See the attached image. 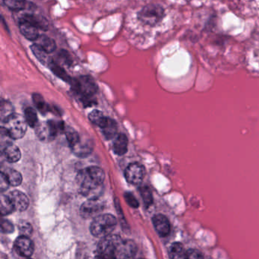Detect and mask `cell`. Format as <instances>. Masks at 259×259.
I'll list each match as a JSON object with an SVG mask.
<instances>
[{"instance_id":"cell-21","label":"cell","mask_w":259,"mask_h":259,"mask_svg":"<svg viewBox=\"0 0 259 259\" xmlns=\"http://www.w3.org/2000/svg\"><path fill=\"white\" fill-rule=\"evenodd\" d=\"M48 67L51 69V70L52 71L57 77L61 78L63 81H67V82L69 83L72 82V78L66 73V71H65L63 68L60 67L55 62L51 60V61L50 62L49 65H48Z\"/></svg>"},{"instance_id":"cell-3","label":"cell","mask_w":259,"mask_h":259,"mask_svg":"<svg viewBox=\"0 0 259 259\" xmlns=\"http://www.w3.org/2000/svg\"><path fill=\"white\" fill-rule=\"evenodd\" d=\"M74 90L85 105L92 104L98 86L90 76H81L73 81Z\"/></svg>"},{"instance_id":"cell-1","label":"cell","mask_w":259,"mask_h":259,"mask_svg":"<svg viewBox=\"0 0 259 259\" xmlns=\"http://www.w3.org/2000/svg\"><path fill=\"white\" fill-rule=\"evenodd\" d=\"M104 172L101 168L92 166L78 174L80 192L89 199L99 198L104 189Z\"/></svg>"},{"instance_id":"cell-11","label":"cell","mask_w":259,"mask_h":259,"mask_svg":"<svg viewBox=\"0 0 259 259\" xmlns=\"http://www.w3.org/2000/svg\"><path fill=\"white\" fill-rule=\"evenodd\" d=\"M154 228L162 237L167 236L170 233V224L169 220L163 214H157L153 218Z\"/></svg>"},{"instance_id":"cell-27","label":"cell","mask_w":259,"mask_h":259,"mask_svg":"<svg viewBox=\"0 0 259 259\" xmlns=\"http://www.w3.org/2000/svg\"><path fill=\"white\" fill-rule=\"evenodd\" d=\"M25 119L27 123L31 127L37 125V115L34 109L28 107L25 110Z\"/></svg>"},{"instance_id":"cell-4","label":"cell","mask_w":259,"mask_h":259,"mask_svg":"<svg viewBox=\"0 0 259 259\" xmlns=\"http://www.w3.org/2000/svg\"><path fill=\"white\" fill-rule=\"evenodd\" d=\"M116 226V220L113 215L109 213L99 215L94 219L91 224V233L95 237H105L111 234Z\"/></svg>"},{"instance_id":"cell-24","label":"cell","mask_w":259,"mask_h":259,"mask_svg":"<svg viewBox=\"0 0 259 259\" xmlns=\"http://www.w3.org/2000/svg\"><path fill=\"white\" fill-rule=\"evenodd\" d=\"M4 172L7 176L10 186H18L22 183V177L18 171L13 169H7L4 171Z\"/></svg>"},{"instance_id":"cell-37","label":"cell","mask_w":259,"mask_h":259,"mask_svg":"<svg viewBox=\"0 0 259 259\" xmlns=\"http://www.w3.org/2000/svg\"><path fill=\"white\" fill-rule=\"evenodd\" d=\"M9 186H10V183H9L8 179H7V176L4 174V172L1 174V177H0V188H1V191L4 192L8 189Z\"/></svg>"},{"instance_id":"cell-28","label":"cell","mask_w":259,"mask_h":259,"mask_svg":"<svg viewBox=\"0 0 259 259\" xmlns=\"http://www.w3.org/2000/svg\"><path fill=\"white\" fill-rule=\"evenodd\" d=\"M180 4H184V5L192 6L194 7H200L202 6H207L209 4H213L218 0H177Z\"/></svg>"},{"instance_id":"cell-23","label":"cell","mask_w":259,"mask_h":259,"mask_svg":"<svg viewBox=\"0 0 259 259\" xmlns=\"http://www.w3.org/2000/svg\"><path fill=\"white\" fill-rule=\"evenodd\" d=\"M14 210V207L12 204L11 200H10L9 195H5L3 194L0 197V211H1V214H10Z\"/></svg>"},{"instance_id":"cell-14","label":"cell","mask_w":259,"mask_h":259,"mask_svg":"<svg viewBox=\"0 0 259 259\" xmlns=\"http://www.w3.org/2000/svg\"><path fill=\"white\" fill-rule=\"evenodd\" d=\"M19 29L24 37H26L28 40H32V41H35L40 36L38 28L23 19H20Z\"/></svg>"},{"instance_id":"cell-26","label":"cell","mask_w":259,"mask_h":259,"mask_svg":"<svg viewBox=\"0 0 259 259\" xmlns=\"http://www.w3.org/2000/svg\"><path fill=\"white\" fill-rule=\"evenodd\" d=\"M4 4L13 11H21L26 7L25 0H4Z\"/></svg>"},{"instance_id":"cell-18","label":"cell","mask_w":259,"mask_h":259,"mask_svg":"<svg viewBox=\"0 0 259 259\" xmlns=\"http://www.w3.org/2000/svg\"><path fill=\"white\" fill-rule=\"evenodd\" d=\"M35 41L37 45L43 48L48 54L54 52L56 48H57L55 41L52 38L46 35L39 36L38 38Z\"/></svg>"},{"instance_id":"cell-38","label":"cell","mask_w":259,"mask_h":259,"mask_svg":"<svg viewBox=\"0 0 259 259\" xmlns=\"http://www.w3.org/2000/svg\"><path fill=\"white\" fill-rule=\"evenodd\" d=\"M59 57H60V60H63L65 64L68 65V66H70L72 64V59L66 51H60V54H59Z\"/></svg>"},{"instance_id":"cell-20","label":"cell","mask_w":259,"mask_h":259,"mask_svg":"<svg viewBox=\"0 0 259 259\" xmlns=\"http://www.w3.org/2000/svg\"><path fill=\"white\" fill-rule=\"evenodd\" d=\"M169 256L171 258H186V251L180 242H175L169 247Z\"/></svg>"},{"instance_id":"cell-31","label":"cell","mask_w":259,"mask_h":259,"mask_svg":"<svg viewBox=\"0 0 259 259\" xmlns=\"http://www.w3.org/2000/svg\"><path fill=\"white\" fill-rule=\"evenodd\" d=\"M66 135L68 142L72 148L80 142L79 136L73 128L68 127L66 130Z\"/></svg>"},{"instance_id":"cell-22","label":"cell","mask_w":259,"mask_h":259,"mask_svg":"<svg viewBox=\"0 0 259 259\" xmlns=\"http://www.w3.org/2000/svg\"><path fill=\"white\" fill-rule=\"evenodd\" d=\"M103 133L107 139H113L117 133V125L113 119L107 118L105 124L102 127Z\"/></svg>"},{"instance_id":"cell-5","label":"cell","mask_w":259,"mask_h":259,"mask_svg":"<svg viewBox=\"0 0 259 259\" xmlns=\"http://www.w3.org/2000/svg\"><path fill=\"white\" fill-rule=\"evenodd\" d=\"M122 240L117 235L103 237L98 245V256L104 258H116V253Z\"/></svg>"},{"instance_id":"cell-12","label":"cell","mask_w":259,"mask_h":259,"mask_svg":"<svg viewBox=\"0 0 259 259\" xmlns=\"http://www.w3.org/2000/svg\"><path fill=\"white\" fill-rule=\"evenodd\" d=\"M9 197L11 200L15 210L24 211L28 208V205H29V201H28V197L25 194L19 192V191H14V192L9 194Z\"/></svg>"},{"instance_id":"cell-19","label":"cell","mask_w":259,"mask_h":259,"mask_svg":"<svg viewBox=\"0 0 259 259\" xmlns=\"http://www.w3.org/2000/svg\"><path fill=\"white\" fill-rule=\"evenodd\" d=\"M31 51H32L33 54L35 56L36 58H37L42 64L48 66L51 60L50 59V57H48V53L46 51H45L43 48H40L37 44L31 45Z\"/></svg>"},{"instance_id":"cell-2","label":"cell","mask_w":259,"mask_h":259,"mask_svg":"<svg viewBox=\"0 0 259 259\" xmlns=\"http://www.w3.org/2000/svg\"><path fill=\"white\" fill-rule=\"evenodd\" d=\"M166 16L164 7L158 4L145 6L138 15L139 20L142 23L152 27L160 25L164 21Z\"/></svg>"},{"instance_id":"cell-9","label":"cell","mask_w":259,"mask_h":259,"mask_svg":"<svg viewBox=\"0 0 259 259\" xmlns=\"http://www.w3.org/2000/svg\"><path fill=\"white\" fill-rule=\"evenodd\" d=\"M15 249L19 255L29 257L34 252V246L28 236H21L15 242Z\"/></svg>"},{"instance_id":"cell-17","label":"cell","mask_w":259,"mask_h":259,"mask_svg":"<svg viewBox=\"0 0 259 259\" xmlns=\"http://www.w3.org/2000/svg\"><path fill=\"white\" fill-rule=\"evenodd\" d=\"M128 149V139L124 134H120L116 137L113 143V150L118 155H123Z\"/></svg>"},{"instance_id":"cell-7","label":"cell","mask_w":259,"mask_h":259,"mask_svg":"<svg viewBox=\"0 0 259 259\" xmlns=\"http://www.w3.org/2000/svg\"><path fill=\"white\" fill-rule=\"evenodd\" d=\"M245 63L250 72L259 75V34L251 39L247 46Z\"/></svg>"},{"instance_id":"cell-16","label":"cell","mask_w":259,"mask_h":259,"mask_svg":"<svg viewBox=\"0 0 259 259\" xmlns=\"http://www.w3.org/2000/svg\"><path fill=\"white\" fill-rule=\"evenodd\" d=\"M21 19L27 21L30 23L37 27L38 29L42 31H47L48 29V22L45 18L41 16H34V15H25Z\"/></svg>"},{"instance_id":"cell-29","label":"cell","mask_w":259,"mask_h":259,"mask_svg":"<svg viewBox=\"0 0 259 259\" xmlns=\"http://www.w3.org/2000/svg\"><path fill=\"white\" fill-rule=\"evenodd\" d=\"M33 101H34V105L37 107L39 111L42 113H47L48 111V107L46 102L44 100L43 97L39 94H34L33 95Z\"/></svg>"},{"instance_id":"cell-10","label":"cell","mask_w":259,"mask_h":259,"mask_svg":"<svg viewBox=\"0 0 259 259\" xmlns=\"http://www.w3.org/2000/svg\"><path fill=\"white\" fill-rule=\"evenodd\" d=\"M104 209V204L98 198L89 199L81 205L80 212L83 218H89L98 214Z\"/></svg>"},{"instance_id":"cell-8","label":"cell","mask_w":259,"mask_h":259,"mask_svg":"<svg viewBox=\"0 0 259 259\" xmlns=\"http://www.w3.org/2000/svg\"><path fill=\"white\" fill-rule=\"evenodd\" d=\"M145 169L140 163H130L125 171V177L128 183L133 185H139L143 180Z\"/></svg>"},{"instance_id":"cell-34","label":"cell","mask_w":259,"mask_h":259,"mask_svg":"<svg viewBox=\"0 0 259 259\" xmlns=\"http://www.w3.org/2000/svg\"><path fill=\"white\" fill-rule=\"evenodd\" d=\"M124 198H125V201H126L127 204H128L130 207H139V201H138L137 199L133 196V195L130 193V192H126V193H125V195H124Z\"/></svg>"},{"instance_id":"cell-35","label":"cell","mask_w":259,"mask_h":259,"mask_svg":"<svg viewBox=\"0 0 259 259\" xmlns=\"http://www.w3.org/2000/svg\"><path fill=\"white\" fill-rule=\"evenodd\" d=\"M1 230L3 233H10L14 231V227L10 221L3 219L2 223H1Z\"/></svg>"},{"instance_id":"cell-36","label":"cell","mask_w":259,"mask_h":259,"mask_svg":"<svg viewBox=\"0 0 259 259\" xmlns=\"http://www.w3.org/2000/svg\"><path fill=\"white\" fill-rule=\"evenodd\" d=\"M20 232L22 236H30L32 233V227L29 224L24 223L20 226Z\"/></svg>"},{"instance_id":"cell-25","label":"cell","mask_w":259,"mask_h":259,"mask_svg":"<svg viewBox=\"0 0 259 259\" xmlns=\"http://www.w3.org/2000/svg\"><path fill=\"white\" fill-rule=\"evenodd\" d=\"M89 119L92 123L98 125L100 128H102L105 124L107 118L105 117L99 110H95L89 114Z\"/></svg>"},{"instance_id":"cell-32","label":"cell","mask_w":259,"mask_h":259,"mask_svg":"<svg viewBox=\"0 0 259 259\" xmlns=\"http://www.w3.org/2000/svg\"><path fill=\"white\" fill-rule=\"evenodd\" d=\"M140 190L145 204L148 206L151 205L153 203V196L149 188L144 186V187L141 188Z\"/></svg>"},{"instance_id":"cell-33","label":"cell","mask_w":259,"mask_h":259,"mask_svg":"<svg viewBox=\"0 0 259 259\" xmlns=\"http://www.w3.org/2000/svg\"><path fill=\"white\" fill-rule=\"evenodd\" d=\"M204 254L199 250L190 248L186 251V258H204Z\"/></svg>"},{"instance_id":"cell-6","label":"cell","mask_w":259,"mask_h":259,"mask_svg":"<svg viewBox=\"0 0 259 259\" xmlns=\"http://www.w3.org/2000/svg\"><path fill=\"white\" fill-rule=\"evenodd\" d=\"M7 133L11 139H22L25 136L27 130V122L25 118L20 115L13 114L7 120L4 121Z\"/></svg>"},{"instance_id":"cell-13","label":"cell","mask_w":259,"mask_h":259,"mask_svg":"<svg viewBox=\"0 0 259 259\" xmlns=\"http://www.w3.org/2000/svg\"><path fill=\"white\" fill-rule=\"evenodd\" d=\"M137 246L133 241H122L116 253V258H130L136 255Z\"/></svg>"},{"instance_id":"cell-15","label":"cell","mask_w":259,"mask_h":259,"mask_svg":"<svg viewBox=\"0 0 259 259\" xmlns=\"http://www.w3.org/2000/svg\"><path fill=\"white\" fill-rule=\"evenodd\" d=\"M3 154L10 163H16L21 158L20 150L12 143H7L5 146H3Z\"/></svg>"},{"instance_id":"cell-30","label":"cell","mask_w":259,"mask_h":259,"mask_svg":"<svg viewBox=\"0 0 259 259\" xmlns=\"http://www.w3.org/2000/svg\"><path fill=\"white\" fill-rule=\"evenodd\" d=\"M14 114L13 106L7 101H2L1 104V119L3 122L7 120L9 117Z\"/></svg>"}]
</instances>
